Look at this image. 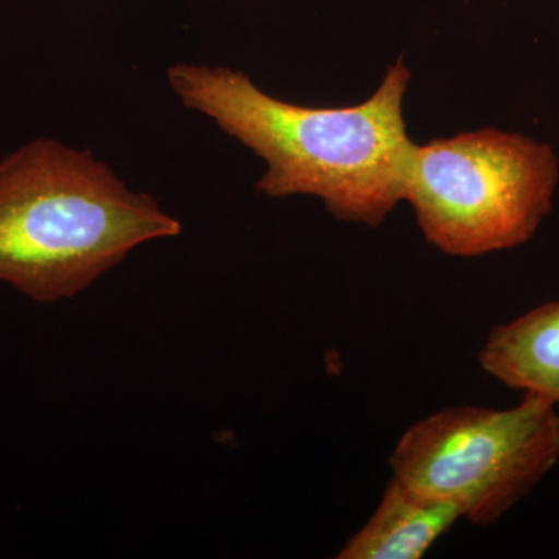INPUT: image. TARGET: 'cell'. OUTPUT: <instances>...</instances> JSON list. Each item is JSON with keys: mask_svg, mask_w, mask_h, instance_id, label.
<instances>
[{"mask_svg": "<svg viewBox=\"0 0 559 559\" xmlns=\"http://www.w3.org/2000/svg\"><path fill=\"white\" fill-rule=\"evenodd\" d=\"M167 80L186 108L266 162L260 193L316 197L337 219L370 227L404 201L415 143L404 123L411 72L403 60L369 100L349 108L278 100L226 66L175 64Z\"/></svg>", "mask_w": 559, "mask_h": 559, "instance_id": "cell-1", "label": "cell"}, {"mask_svg": "<svg viewBox=\"0 0 559 559\" xmlns=\"http://www.w3.org/2000/svg\"><path fill=\"white\" fill-rule=\"evenodd\" d=\"M182 226L87 150L31 140L0 160V282L38 304L72 299Z\"/></svg>", "mask_w": 559, "mask_h": 559, "instance_id": "cell-2", "label": "cell"}, {"mask_svg": "<svg viewBox=\"0 0 559 559\" xmlns=\"http://www.w3.org/2000/svg\"><path fill=\"white\" fill-rule=\"evenodd\" d=\"M459 511L390 479L377 510L342 547L337 559H419L443 538Z\"/></svg>", "mask_w": 559, "mask_h": 559, "instance_id": "cell-6", "label": "cell"}, {"mask_svg": "<svg viewBox=\"0 0 559 559\" xmlns=\"http://www.w3.org/2000/svg\"><path fill=\"white\" fill-rule=\"evenodd\" d=\"M481 369L509 389L559 406V300L496 326L479 353Z\"/></svg>", "mask_w": 559, "mask_h": 559, "instance_id": "cell-5", "label": "cell"}, {"mask_svg": "<svg viewBox=\"0 0 559 559\" xmlns=\"http://www.w3.org/2000/svg\"><path fill=\"white\" fill-rule=\"evenodd\" d=\"M558 462L557 406L533 395L511 409L454 406L429 415L389 459L393 479L480 527L499 521Z\"/></svg>", "mask_w": 559, "mask_h": 559, "instance_id": "cell-4", "label": "cell"}, {"mask_svg": "<svg viewBox=\"0 0 559 559\" xmlns=\"http://www.w3.org/2000/svg\"><path fill=\"white\" fill-rule=\"evenodd\" d=\"M558 182L550 145L485 128L415 143L404 201L433 248L480 257L532 240L549 216Z\"/></svg>", "mask_w": 559, "mask_h": 559, "instance_id": "cell-3", "label": "cell"}]
</instances>
